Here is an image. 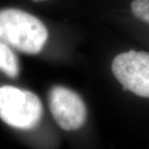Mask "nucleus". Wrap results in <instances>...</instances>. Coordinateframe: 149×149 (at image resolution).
<instances>
[{
	"label": "nucleus",
	"mask_w": 149,
	"mask_h": 149,
	"mask_svg": "<svg viewBox=\"0 0 149 149\" xmlns=\"http://www.w3.org/2000/svg\"><path fill=\"white\" fill-rule=\"evenodd\" d=\"M131 9L137 18L149 23V0H133Z\"/></svg>",
	"instance_id": "6"
},
{
	"label": "nucleus",
	"mask_w": 149,
	"mask_h": 149,
	"mask_svg": "<svg viewBox=\"0 0 149 149\" xmlns=\"http://www.w3.org/2000/svg\"><path fill=\"white\" fill-rule=\"evenodd\" d=\"M0 70L11 78H15L19 73V64L16 55L8 44L0 41Z\"/></svg>",
	"instance_id": "5"
},
{
	"label": "nucleus",
	"mask_w": 149,
	"mask_h": 149,
	"mask_svg": "<svg viewBox=\"0 0 149 149\" xmlns=\"http://www.w3.org/2000/svg\"><path fill=\"white\" fill-rule=\"evenodd\" d=\"M112 72L127 91L149 98V53L131 50L113 60Z\"/></svg>",
	"instance_id": "3"
},
{
	"label": "nucleus",
	"mask_w": 149,
	"mask_h": 149,
	"mask_svg": "<svg viewBox=\"0 0 149 149\" xmlns=\"http://www.w3.org/2000/svg\"><path fill=\"white\" fill-rule=\"evenodd\" d=\"M33 2H36V3H37V2H43V1H47V0H32Z\"/></svg>",
	"instance_id": "7"
},
{
	"label": "nucleus",
	"mask_w": 149,
	"mask_h": 149,
	"mask_svg": "<svg viewBox=\"0 0 149 149\" xmlns=\"http://www.w3.org/2000/svg\"><path fill=\"white\" fill-rule=\"evenodd\" d=\"M42 114V102L34 93L11 85L0 87V118L6 124L29 130L39 124Z\"/></svg>",
	"instance_id": "2"
},
{
	"label": "nucleus",
	"mask_w": 149,
	"mask_h": 149,
	"mask_svg": "<svg viewBox=\"0 0 149 149\" xmlns=\"http://www.w3.org/2000/svg\"><path fill=\"white\" fill-rule=\"evenodd\" d=\"M49 107L55 121L65 131L80 128L87 116L83 100L74 91L63 86H54L49 93Z\"/></svg>",
	"instance_id": "4"
},
{
	"label": "nucleus",
	"mask_w": 149,
	"mask_h": 149,
	"mask_svg": "<svg viewBox=\"0 0 149 149\" xmlns=\"http://www.w3.org/2000/svg\"><path fill=\"white\" fill-rule=\"evenodd\" d=\"M47 38V28L39 18L16 8L0 10V41L23 53L36 55Z\"/></svg>",
	"instance_id": "1"
}]
</instances>
